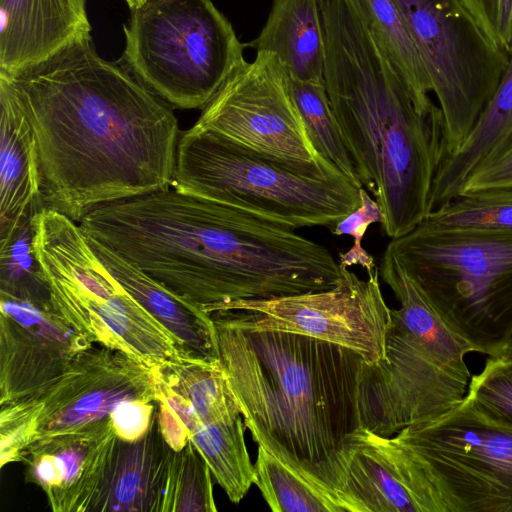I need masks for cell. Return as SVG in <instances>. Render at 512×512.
Returning a JSON list of instances; mask_svg holds the SVG:
<instances>
[{
    "instance_id": "obj_18",
    "label": "cell",
    "mask_w": 512,
    "mask_h": 512,
    "mask_svg": "<svg viewBox=\"0 0 512 512\" xmlns=\"http://www.w3.org/2000/svg\"><path fill=\"white\" fill-rule=\"evenodd\" d=\"M174 454L161 433L155 407L151 426L141 438L125 441L116 436L91 511L163 512Z\"/></svg>"
},
{
    "instance_id": "obj_37",
    "label": "cell",
    "mask_w": 512,
    "mask_h": 512,
    "mask_svg": "<svg viewBox=\"0 0 512 512\" xmlns=\"http://www.w3.org/2000/svg\"><path fill=\"white\" fill-rule=\"evenodd\" d=\"M155 407V401L129 400L120 403L111 414L116 435L125 441L141 438L151 426Z\"/></svg>"
},
{
    "instance_id": "obj_38",
    "label": "cell",
    "mask_w": 512,
    "mask_h": 512,
    "mask_svg": "<svg viewBox=\"0 0 512 512\" xmlns=\"http://www.w3.org/2000/svg\"><path fill=\"white\" fill-rule=\"evenodd\" d=\"M125 1L128 4L129 8L132 10V9H135L138 6L142 5L147 0H125Z\"/></svg>"
},
{
    "instance_id": "obj_3",
    "label": "cell",
    "mask_w": 512,
    "mask_h": 512,
    "mask_svg": "<svg viewBox=\"0 0 512 512\" xmlns=\"http://www.w3.org/2000/svg\"><path fill=\"white\" fill-rule=\"evenodd\" d=\"M324 82L362 186L379 204L385 234L400 237L431 213L449 155L439 105L421 110L375 43L353 0H324Z\"/></svg>"
},
{
    "instance_id": "obj_16",
    "label": "cell",
    "mask_w": 512,
    "mask_h": 512,
    "mask_svg": "<svg viewBox=\"0 0 512 512\" xmlns=\"http://www.w3.org/2000/svg\"><path fill=\"white\" fill-rule=\"evenodd\" d=\"M336 495L346 512H445L421 466L392 437L360 425L338 455Z\"/></svg>"
},
{
    "instance_id": "obj_35",
    "label": "cell",
    "mask_w": 512,
    "mask_h": 512,
    "mask_svg": "<svg viewBox=\"0 0 512 512\" xmlns=\"http://www.w3.org/2000/svg\"><path fill=\"white\" fill-rule=\"evenodd\" d=\"M509 186H512V131L471 172L461 193Z\"/></svg>"
},
{
    "instance_id": "obj_34",
    "label": "cell",
    "mask_w": 512,
    "mask_h": 512,
    "mask_svg": "<svg viewBox=\"0 0 512 512\" xmlns=\"http://www.w3.org/2000/svg\"><path fill=\"white\" fill-rule=\"evenodd\" d=\"M157 375V374H156ZM156 408L158 423L165 441L180 451L201 423L189 403L157 377Z\"/></svg>"
},
{
    "instance_id": "obj_12",
    "label": "cell",
    "mask_w": 512,
    "mask_h": 512,
    "mask_svg": "<svg viewBox=\"0 0 512 512\" xmlns=\"http://www.w3.org/2000/svg\"><path fill=\"white\" fill-rule=\"evenodd\" d=\"M392 438L421 466L445 512H512V429L483 418L466 396Z\"/></svg>"
},
{
    "instance_id": "obj_36",
    "label": "cell",
    "mask_w": 512,
    "mask_h": 512,
    "mask_svg": "<svg viewBox=\"0 0 512 512\" xmlns=\"http://www.w3.org/2000/svg\"><path fill=\"white\" fill-rule=\"evenodd\" d=\"M474 18L505 52L512 49V0H461Z\"/></svg>"
},
{
    "instance_id": "obj_8",
    "label": "cell",
    "mask_w": 512,
    "mask_h": 512,
    "mask_svg": "<svg viewBox=\"0 0 512 512\" xmlns=\"http://www.w3.org/2000/svg\"><path fill=\"white\" fill-rule=\"evenodd\" d=\"M33 247L53 306L91 343L156 367L180 354L177 338L110 274L79 223L43 207L32 218Z\"/></svg>"
},
{
    "instance_id": "obj_20",
    "label": "cell",
    "mask_w": 512,
    "mask_h": 512,
    "mask_svg": "<svg viewBox=\"0 0 512 512\" xmlns=\"http://www.w3.org/2000/svg\"><path fill=\"white\" fill-rule=\"evenodd\" d=\"M0 248L44 205L36 140L9 87L0 81Z\"/></svg>"
},
{
    "instance_id": "obj_39",
    "label": "cell",
    "mask_w": 512,
    "mask_h": 512,
    "mask_svg": "<svg viewBox=\"0 0 512 512\" xmlns=\"http://www.w3.org/2000/svg\"><path fill=\"white\" fill-rule=\"evenodd\" d=\"M506 353H509V354H512V337L509 341V344H508V347L507 349L505 350Z\"/></svg>"
},
{
    "instance_id": "obj_9",
    "label": "cell",
    "mask_w": 512,
    "mask_h": 512,
    "mask_svg": "<svg viewBox=\"0 0 512 512\" xmlns=\"http://www.w3.org/2000/svg\"><path fill=\"white\" fill-rule=\"evenodd\" d=\"M123 29L124 66L181 109H203L246 62V45L212 0H147Z\"/></svg>"
},
{
    "instance_id": "obj_28",
    "label": "cell",
    "mask_w": 512,
    "mask_h": 512,
    "mask_svg": "<svg viewBox=\"0 0 512 512\" xmlns=\"http://www.w3.org/2000/svg\"><path fill=\"white\" fill-rule=\"evenodd\" d=\"M296 104L316 150L357 186L363 187L332 110L324 81L290 78Z\"/></svg>"
},
{
    "instance_id": "obj_13",
    "label": "cell",
    "mask_w": 512,
    "mask_h": 512,
    "mask_svg": "<svg viewBox=\"0 0 512 512\" xmlns=\"http://www.w3.org/2000/svg\"><path fill=\"white\" fill-rule=\"evenodd\" d=\"M340 265V264H339ZM336 284L323 291L267 300H241L210 316L228 325L278 330L334 343L359 354L366 364L385 358L391 309L379 282V268L361 279L340 265Z\"/></svg>"
},
{
    "instance_id": "obj_14",
    "label": "cell",
    "mask_w": 512,
    "mask_h": 512,
    "mask_svg": "<svg viewBox=\"0 0 512 512\" xmlns=\"http://www.w3.org/2000/svg\"><path fill=\"white\" fill-rule=\"evenodd\" d=\"M193 126L289 161L323 157L309 136L284 64L266 51L256 52L254 61L226 79Z\"/></svg>"
},
{
    "instance_id": "obj_29",
    "label": "cell",
    "mask_w": 512,
    "mask_h": 512,
    "mask_svg": "<svg viewBox=\"0 0 512 512\" xmlns=\"http://www.w3.org/2000/svg\"><path fill=\"white\" fill-rule=\"evenodd\" d=\"M423 222L439 228L512 231V186L461 193Z\"/></svg>"
},
{
    "instance_id": "obj_17",
    "label": "cell",
    "mask_w": 512,
    "mask_h": 512,
    "mask_svg": "<svg viewBox=\"0 0 512 512\" xmlns=\"http://www.w3.org/2000/svg\"><path fill=\"white\" fill-rule=\"evenodd\" d=\"M116 436L110 417L37 440L20 455L25 479L42 488L55 512L91 511Z\"/></svg>"
},
{
    "instance_id": "obj_11",
    "label": "cell",
    "mask_w": 512,
    "mask_h": 512,
    "mask_svg": "<svg viewBox=\"0 0 512 512\" xmlns=\"http://www.w3.org/2000/svg\"><path fill=\"white\" fill-rule=\"evenodd\" d=\"M394 1L443 113L450 155L468 137L493 95L508 53L491 39L461 0Z\"/></svg>"
},
{
    "instance_id": "obj_4",
    "label": "cell",
    "mask_w": 512,
    "mask_h": 512,
    "mask_svg": "<svg viewBox=\"0 0 512 512\" xmlns=\"http://www.w3.org/2000/svg\"><path fill=\"white\" fill-rule=\"evenodd\" d=\"M212 320L220 362L253 440L337 498L338 455L361 425L364 359L306 335Z\"/></svg>"
},
{
    "instance_id": "obj_33",
    "label": "cell",
    "mask_w": 512,
    "mask_h": 512,
    "mask_svg": "<svg viewBox=\"0 0 512 512\" xmlns=\"http://www.w3.org/2000/svg\"><path fill=\"white\" fill-rule=\"evenodd\" d=\"M359 195L360 205L338 221L331 232L336 236L347 235L353 239L352 247L346 252L340 253L339 264L347 268L359 265L368 274L374 271L377 266L374 257L362 246V239L370 225L382 223L383 213L377 201L371 198L364 187L359 189Z\"/></svg>"
},
{
    "instance_id": "obj_24",
    "label": "cell",
    "mask_w": 512,
    "mask_h": 512,
    "mask_svg": "<svg viewBox=\"0 0 512 512\" xmlns=\"http://www.w3.org/2000/svg\"><path fill=\"white\" fill-rule=\"evenodd\" d=\"M375 43L395 68L421 110L435 103L430 79L402 12L394 0H353Z\"/></svg>"
},
{
    "instance_id": "obj_19",
    "label": "cell",
    "mask_w": 512,
    "mask_h": 512,
    "mask_svg": "<svg viewBox=\"0 0 512 512\" xmlns=\"http://www.w3.org/2000/svg\"><path fill=\"white\" fill-rule=\"evenodd\" d=\"M90 31L85 0H0V73L36 63Z\"/></svg>"
},
{
    "instance_id": "obj_30",
    "label": "cell",
    "mask_w": 512,
    "mask_h": 512,
    "mask_svg": "<svg viewBox=\"0 0 512 512\" xmlns=\"http://www.w3.org/2000/svg\"><path fill=\"white\" fill-rule=\"evenodd\" d=\"M211 471L191 440L175 451L163 512H215Z\"/></svg>"
},
{
    "instance_id": "obj_26",
    "label": "cell",
    "mask_w": 512,
    "mask_h": 512,
    "mask_svg": "<svg viewBox=\"0 0 512 512\" xmlns=\"http://www.w3.org/2000/svg\"><path fill=\"white\" fill-rule=\"evenodd\" d=\"M245 428L241 416L232 421L200 423L190 437L216 482L235 504L245 497L255 480Z\"/></svg>"
},
{
    "instance_id": "obj_10",
    "label": "cell",
    "mask_w": 512,
    "mask_h": 512,
    "mask_svg": "<svg viewBox=\"0 0 512 512\" xmlns=\"http://www.w3.org/2000/svg\"><path fill=\"white\" fill-rule=\"evenodd\" d=\"M155 368L101 343L78 353L42 393L0 406L1 467L33 442L103 422L122 402H154Z\"/></svg>"
},
{
    "instance_id": "obj_22",
    "label": "cell",
    "mask_w": 512,
    "mask_h": 512,
    "mask_svg": "<svg viewBox=\"0 0 512 512\" xmlns=\"http://www.w3.org/2000/svg\"><path fill=\"white\" fill-rule=\"evenodd\" d=\"M324 0H272L259 35L246 44L276 55L290 78L324 81Z\"/></svg>"
},
{
    "instance_id": "obj_15",
    "label": "cell",
    "mask_w": 512,
    "mask_h": 512,
    "mask_svg": "<svg viewBox=\"0 0 512 512\" xmlns=\"http://www.w3.org/2000/svg\"><path fill=\"white\" fill-rule=\"evenodd\" d=\"M0 406L36 396L92 343L53 306L50 295L0 292Z\"/></svg>"
},
{
    "instance_id": "obj_2",
    "label": "cell",
    "mask_w": 512,
    "mask_h": 512,
    "mask_svg": "<svg viewBox=\"0 0 512 512\" xmlns=\"http://www.w3.org/2000/svg\"><path fill=\"white\" fill-rule=\"evenodd\" d=\"M79 225L209 315L235 301L327 290L341 272L328 248L296 229L173 186L103 205Z\"/></svg>"
},
{
    "instance_id": "obj_32",
    "label": "cell",
    "mask_w": 512,
    "mask_h": 512,
    "mask_svg": "<svg viewBox=\"0 0 512 512\" xmlns=\"http://www.w3.org/2000/svg\"><path fill=\"white\" fill-rule=\"evenodd\" d=\"M0 292L20 297L49 295L33 247L32 218L0 248Z\"/></svg>"
},
{
    "instance_id": "obj_1",
    "label": "cell",
    "mask_w": 512,
    "mask_h": 512,
    "mask_svg": "<svg viewBox=\"0 0 512 512\" xmlns=\"http://www.w3.org/2000/svg\"><path fill=\"white\" fill-rule=\"evenodd\" d=\"M35 137L44 207L80 221L103 205L173 185L181 136L171 105L90 34L0 73Z\"/></svg>"
},
{
    "instance_id": "obj_5",
    "label": "cell",
    "mask_w": 512,
    "mask_h": 512,
    "mask_svg": "<svg viewBox=\"0 0 512 512\" xmlns=\"http://www.w3.org/2000/svg\"><path fill=\"white\" fill-rule=\"evenodd\" d=\"M379 275L400 307L391 309L385 358L363 364L358 404L362 426L392 437L464 399L472 377L465 356L474 349L446 325L386 249Z\"/></svg>"
},
{
    "instance_id": "obj_7",
    "label": "cell",
    "mask_w": 512,
    "mask_h": 512,
    "mask_svg": "<svg viewBox=\"0 0 512 512\" xmlns=\"http://www.w3.org/2000/svg\"><path fill=\"white\" fill-rule=\"evenodd\" d=\"M386 250L474 352H505L512 337V231L421 221Z\"/></svg>"
},
{
    "instance_id": "obj_31",
    "label": "cell",
    "mask_w": 512,
    "mask_h": 512,
    "mask_svg": "<svg viewBox=\"0 0 512 512\" xmlns=\"http://www.w3.org/2000/svg\"><path fill=\"white\" fill-rule=\"evenodd\" d=\"M465 396L483 418L512 429V354L491 356L471 377Z\"/></svg>"
},
{
    "instance_id": "obj_21",
    "label": "cell",
    "mask_w": 512,
    "mask_h": 512,
    "mask_svg": "<svg viewBox=\"0 0 512 512\" xmlns=\"http://www.w3.org/2000/svg\"><path fill=\"white\" fill-rule=\"evenodd\" d=\"M86 237L110 274L177 338L185 354L211 361L220 360L216 330L209 314L170 292L112 249L90 236Z\"/></svg>"
},
{
    "instance_id": "obj_27",
    "label": "cell",
    "mask_w": 512,
    "mask_h": 512,
    "mask_svg": "<svg viewBox=\"0 0 512 512\" xmlns=\"http://www.w3.org/2000/svg\"><path fill=\"white\" fill-rule=\"evenodd\" d=\"M254 484L274 512H346L324 488L292 470L258 444Z\"/></svg>"
},
{
    "instance_id": "obj_25",
    "label": "cell",
    "mask_w": 512,
    "mask_h": 512,
    "mask_svg": "<svg viewBox=\"0 0 512 512\" xmlns=\"http://www.w3.org/2000/svg\"><path fill=\"white\" fill-rule=\"evenodd\" d=\"M154 368L157 377L189 403L201 423L242 416L220 360L180 354Z\"/></svg>"
},
{
    "instance_id": "obj_23",
    "label": "cell",
    "mask_w": 512,
    "mask_h": 512,
    "mask_svg": "<svg viewBox=\"0 0 512 512\" xmlns=\"http://www.w3.org/2000/svg\"><path fill=\"white\" fill-rule=\"evenodd\" d=\"M512 131V49L499 83L462 145L450 154L436 176L431 212L459 195L471 172Z\"/></svg>"
},
{
    "instance_id": "obj_6",
    "label": "cell",
    "mask_w": 512,
    "mask_h": 512,
    "mask_svg": "<svg viewBox=\"0 0 512 512\" xmlns=\"http://www.w3.org/2000/svg\"><path fill=\"white\" fill-rule=\"evenodd\" d=\"M172 186L294 229H332L361 188L325 157L289 161L194 126L180 136Z\"/></svg>"
}]
</instances>
